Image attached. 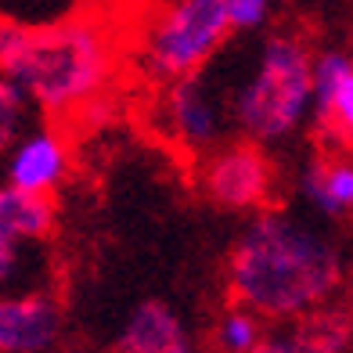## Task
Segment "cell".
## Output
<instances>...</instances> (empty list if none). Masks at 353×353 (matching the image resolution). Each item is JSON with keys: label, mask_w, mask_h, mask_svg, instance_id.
I'll use <instances>...</instances> for the list:
<instances>
[{"label": "cell", "mask_w": 353, "mask_h": 353, "mask_svg": "<svg viewBox=\"0 0 353 353\" xmlns=\"http://www.w3.org/2000/svg\"><path fill=\"white\" fill-rule=\"evenodd\" d=\"M267 332V321L260 314H252L249 307H238V303H231L228 310L220 314L216 321V353H249L256 343L263 339Z\"/></svg>", "instance_id": "14"}, {"label": "cell", "mask_w": 353, "mask_h": 353, "mask_svg": "<svg viewBox=\"0 0 353 353\" xmlns=\"http://www.w3.org/2000/svg\"><path fill=\"white\" fill-rule=\"evenodd\" d=\"M249 353H353V310L328 303L307 317L267 328Z\"/></svg>", "instance_id": "10"}, {"label": "cell", "mask_w": 353, "mask_h": 353, "mask_svg": "<svg viewBox=\"0 0 353 353\" xmlns=\"http://www.w3.org/2000/svg\"><path fill=\"white\" fill-rule=\"evenodd\" d=\"M199 188L210 205L223 213H260L270 210L278 191V170L263 144L220 141L205 152L199 166Z\"/></svg>", "instance_id": "5"}, {"label": "cell", "mask_w": 353, "mask_h": 353, "mask_svg": "<svg viewBox=\"0 0 353 353\" xmlns=\"http://www.w3.org/2000/svg\"><path fill=\"white\" fill-rule=\"evenodd\" d=\"M112 353H195V335L166 299H141L116 332Z\"/></svg>", "instance_id": "11"}, {"label": "cell", "mask_w": 353, "mask_h": 353, "mask_svg": "<svg viewBox=\"0 0 353 353\" xmlns=\"http://www.w3.org/2000/svg\"><path fill=\"white\" fill-rule=\"evenodd\" d=\"M343 252L317 223L285 210H260L234 238L223 263L228 296L267 325L307 317L343 288Z\"/></svg>", "instance_id": "1"}, {"label": "cell", "mask_w": 353, "mask_h": 353, "mask_svg": "<svg viewBox=\"0 0 353 353\" xmlns=\"http://www.w3.org/2000/svg\"><path fill=\"white\" fill-rule=\"evenodd\" d=\"M231 33H260L274 14V0H223Z\"/></svg>", "instance_id": "16"}, {"label": "cell", "mask_w": 353, "mask_h": 353, "mask_svg": "<svg viewBox=\"0 0 353 353\" xmlns=\"http://www.w3.org/2000/svg\"><path fill=\"white\" fill-rule=\"evenodd\" d=\"M310 123L317 137L332 148H350L353 144V69L335 83L328 101L310 112Z\"/></svg>", "instance_id": "13"}, {"label": "cell", "mask_w": 353, "mask_h": 353, "mask_svg": "<svg viewBox=\"0 0 353 353\" xmlns=\"http://www.w3.org/2000/svg\"><path fill=\"white\" fill-rule=\"evenodd\" d=\"M54 228V195H29L11 184H0V288L22 278L29 249L43 245Z\"/></svg>", "instance_id": "6"}, {"label": "cell", "mask_w": 353, "mask_h": 353, "mask_svg": "<svg viewBox=\"0 0 353 353\" xmlns=\"http://www.w3.org/2000/svg\"><path fill=\"white\" fill-rule=\"evenodd\" d=\"M61 307L51 292L0 296V353H51L61 339Z\"/></svg>", "instance_id": "9"}, {"label": "cell", "mask_w": 353, "mask_h": 353, "mask_svg": "<svg viewBox=\"0 0 353 353\" xmlns=\"http://www.w3.org/2000/svg\"><path fill=\"white\" fill-rule=\"evenodd\" d=\"M159 123L188 152L216 148L223 141V130H228L223 105L216 101V94L199 76H184V79L166 83L163 105H159Z\"/></svg>", "instance_id": "7"}, {"label": "cell", "mask_w": 353, "mask_h": 353, "mask_svg": "<svg viewBox=\"0 0 353 353\" xmlns=\"http://www.w3.org/2000/svg\"><path fill=\"white\" fill-rule=\"evenodd\" d=\"M231 40L223 0H166L144 29L141 61L159 83L199 76Z\"/></svg>", "instance_id": "4"}, {"label": "cell", "mask_w": 353, "mask_h": 353, "mask_svg": "<svg viewBox=\"0 0 353 353\" xmlns=\"http://www.w3.org/2000/svg\"><path fill=\"white\" fill-rule=\"evenodd\" d=\"M0 76L47 116L90 108L116 76V40L108 26L76 14L51 26L0 22Z\"/></svg>", "instance_id": "2"}, {"label": "cell", "mask_w": 353, "mask_h": 353, "mask_svg": "<svg viewBox=\"0 0 353 353\" xmlns=\"http://www.w3.org/2000/svg\"><path fill=\"white\" fill-rule=\"evenodd\" d=\"M72 152L61 134L37 126L22 130L19 141L4 152V184L29 191V195H54L69 181Z\"/></svg>", "instance_id": "8"}, {"label": "cell", "mask_w": 353, "mask_h": 353, "mask_svg": "<svg viewBox=\"0 0 353 353\" xmlns=\"http://www.w3.org/2000/svg\"><path fill=\"white\" fill-rule=\"evenodd\" d=\"M299 199L314 213L339 220L353 213V159L346 155H314L296 176Z\"/></svg>", "instance_id": "12"}, {"label": "cell", "mask_w": 353, "mask_h": 353, "mask_svg": "<svg viewBox=\"0 0 353 353\" xmlns=\"http://www.w3.org/2000/svg\"><path fill=\"white\" fill-rule=\"evenodd\" d=\"M314 47L299 33H270L231 101V119L245 141L281 148L310 123Z\"/></svg>", "instance_id": "3"}, {"label": "cell", "mask_w": 353, "mask_h": 353, "mask_svg": "<svg viewBox=\"0 0 353 353\" xmlns=\"http://www.w3.org/2000/svg\"><path fill=\"white\" fill-rule=\"evenodd\" d=\"M29 98L11 83L8 76H0V159L19 141L22 130H29Z\"/></svg>", "instance_id": "15"}]
</instances>
